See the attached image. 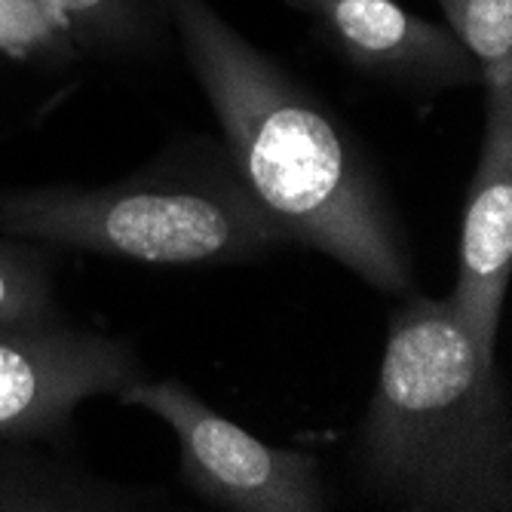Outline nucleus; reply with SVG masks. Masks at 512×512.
Returning a JSON list of instances; mask_svg holds the SVG:
<instances>
[{"mask_svg":"<svg viewBox=\"0 0 512 512\" xmlns=\"http://www.w3.org/2000/svg\"><path fill=\"white\" fill-rule=\"evenodd\" d=\"M252 197L289 240L378 292L411 283L402 230L344 126L209 0H163Z\"/></svg>","mask_w":512,"mask_h":512,"instance_id":"obj_1","label":"nucleus"},{"mask_svg":"<svg viewBox=\"0 0 512 512\" xmlns=\"http://www.w3.org/2000/svg\"><path fill=\"white\" fill-rule=\"evenodd\" d=\"M359 470L368 491L405 509H512V433L497 362L448 298L417 295L390 313Z\"/></svg>","mask_w":512,"mask_h":512,"instance_id":"obj_2","label":"nucleus"},{"mask_svg":"<svg viewBox=\"0 0 512 512\" xmlns=\"http://www.w3.org/2000/svg\"><path fill=\"white\" fill-rule=\"evenodd\" d=\"M0 227L13 237L160 267L246 261L289 240L246 184L230 178L16 194L0 200Z\"/></svg>","mask_w":512,"mask_h":512,"instance_id":"obj_3","label":"nucleus"},{"mask_svg":"<svg viewBox=\"0 0 512 512\" xmlns=\"http://www.w3.org/2000/svg\"><path fill=\"white\" fill-rule=\"evenodd\" d=\"M117 399L160 417L178 439L184 482L221 509L316 512L329 503L310 454L261 442L181 381L135 378Z\"/></svg>","mask_w":512,"mask_h":512,"instance_id":"obj_4","label":"nucleus"},{"mask_svg":"<svg viewBox=\"0 0 512 512\" xmlns=\"http://www.w3.org/2000/svg\"><path fill=\"white\" fill-rule=\"evenodd\" d=\"M135 378L138 359L123 341L56 319L0 329V439L59 433L80 402Z\"/></svg>","mask_w":512,"mask_h":512,"instance_id":"obj_5","label":"nucleus"},{"mask_svg":"<svg viewBox=\"0 0 512 512\" xmlns=\"http://www.w3.org/2000/svg\"><path fill=\"white\" fill-rule=\"evenodd\" d=\"M512 273V105H485V142L460 224L451 307L476 347L497 362V332Z\"/></svg>","mask_w":512,"mask_h":512,"instance_id":"obj_6","label":"nucleus"},{"mask_svg":"<svg viewBox=\"0 0 512 512\" xmlns=\"http://www.w3.org/2000/svg\"><path fill=\"white\" fill-rule=\"evenodd\" d=\"M310 16L338 50L368 74L414 86L454 89L479 83V68L451 28L408 13L396 0H286Z\"/></svg>","mask_w":512,"mask_h":512,"instance_id":"obj_7","label":"nucleus"},{"mask_svg":"<svg viewBox=\"0 0 512 512\" xmlns=\"http://www.w3.org/2000/svg\"><path fill=\"white\" fill-rule=\"evenodd\" d=\"M439 7L479 68L485 105H512V0H439Z\"/></svg>","mask_w":512,"mask_h":512,"instance_id":"obj_8","label":"nucleus"},{"mask_svg":"<svg viewBox=\"0 0 512 512\" xmlns=\"http://www.w3.org/2000/svg\"><path fill=\"white\" fill-rule=\"evenodd\" d=\"M59 19L68 25L71 37L132 50L154 40L160 16H166L163 0H46Z\"/></svg>","mask_w":512,"mask_h":512,"instance_id":"obj_9","label":"nucleus"},{"mask_svg":"<svg viewBox=\"0 0 512 512\" xmlns=\"http://www.w3.org/2000/svg\"><path fill=\"white\" fill-rule=\"evenodd\" d=\"M53 283L34 249L0 243V329L53 322Z\"/></svg>","mask_w":512,"mask_h":512,"instance_id":"obj_10","label":"nucleus"},{"mask_svg":"<svg viewBox=\"0 0 512 512\" xmlns=\"http://www.w3.org/2000/svg\"><path fill=\"white\" fill-rule=\"evenodd\" d=\"M71 31L46 0H0V53L13 59L68 56Z\"/></svg>","mask_w":512,"mask_h":512,"instance_id":"obj_11","label":"nucleus"}]
</instances>
